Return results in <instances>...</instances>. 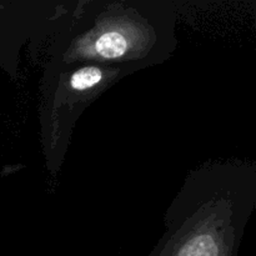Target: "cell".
<instances>
[{"instance_id": "obj_1", "label": "cell", "mask_w": 256, "mask_h": 256, "mask_svg": "<svg viewBox=\"0 0 256 256\" xmlns=\"http://www.w3.org/2000/svg\"><path fill=\"white\" fill-rule=\"evenodd\" d=\"M62 22L49 62L124 66L138 72L176 46L172 5L165 2H78Z\"/></svg>"}, {"instance_id": "obj_2", "label": "cell", "mask_w": 256, "mask_h": 256, "mask_svg": "<svg viewBox=\"0 0 256 256\" xmlns=\"http://www.w3.org/2000/svg\"><path fill=\"white\" fill-rule=\"evenodd\" d=\"M132 72L134 70L129 68L112 65L48 62L40 122L49 170L59 172L70 134L82 112L102 92Z\"/></svg>"}]
</instances>
